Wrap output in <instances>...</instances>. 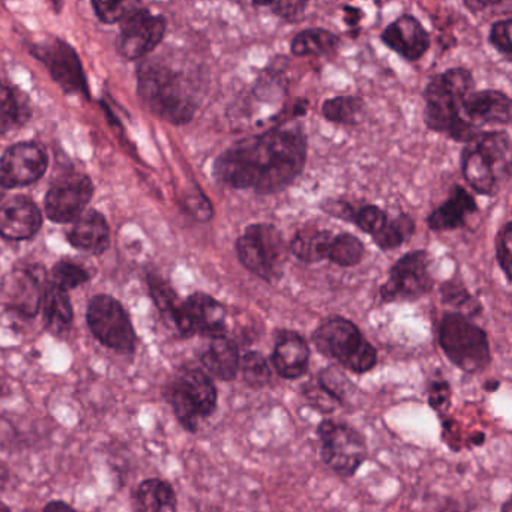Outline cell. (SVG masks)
I'll list each match as a JSON object with an SVG mask.
<instances>
[{
  "instance_id": "cell-8",
  "label": "cell",
  "mask_w": 512,
  "mask_h": 512,
  "mask_svg": "<svg viewBox=\"0 0 512 512\" xmlns=\"http://www.w3.org/2000/svg\"><path fill=\"white\" fill-rule=\"evenodd\" d=\"M217 398V388L208 374L199 368L181 371L178 379L170 386V404L179 422L190 431H196L200 419L214 413Z\"/></svg>"
},
{
  "instance_id": "cell-39",
  "label": "cell",
  "mask_w": 512,
  "mask_h": 512,
  "mask_svg": "<svg viewBox=\"0 0 512 512\" xmlns=\"http://www.w3.org/2000/svg\"><path fill=\"white\" fill-rule=\"evenodd\" d=\"M254 7L269 8L272 13L287 20H295L304 13L305 0H250Z\"/></svg>"
},
{
  "instance_id": "cell-13",
  "label": "cell",
  "mask_w": 512,
  "mask_h": 512,
  "mask_svg": "<svg viewBox=\"0 0 512 512\" xmlns=\"http://www.w3.org/2000/svg\"><path fill=\"white\" fill-rule=\"evenodd\" d=\"M94 196V184L86 175L64 176L46 194V214L53 223L67 224L77 220Z\"/></svg>"
},
{
  "instance_id": "cell-7",
  "label": "cell",
  "mask_w": 512,
  "mask_h": 512,
  "mask_svg": "<svg viewBox=\"0 0 512 512\" xmlns=\"http://www.w3.org/2000/svg\"><path fill=\"white\" fill-rule=\"evenodd\" d=\"M242 265L263 280H280L286 262V245L277 227L271 224H253L245 229L236 242Z\"/></svg>"
},
{
  "instance_id": "cell-32",
  "label": "cell",
  "mask_w": 512,
  "mask_h": 512,
  "mask_svg": "<svg viewBox=\"0 0 512 512\" xmlns=\"http://www.w3.org/2000/svg\"><path fill=\"white\" fill-rule=\"evenodd\" d=\"M98 19L107 25L125 22L142 10L140 0H92Z\"/></svg>"
},
{
  "instance_id": "cell-47",
  "label": "cell",
  "mask_w": 512,
  "mask_h": 512,
  "mask_svg": "<svg viewBox=\"0 0 512 512\" xmlns=\"http://www.w3.org/2000/svg\"><path fill=\"white\" fill-rule=\"evenodd\" d=\"M502 511H512V496L502 505Z\"/></svg>"
},
{
  "instance_id": "cell-33",
  "label": "cell",
  "mask_w": 512,
  "mask_h": 512,
  "mask_svg": "<svg viewBox=\"0 0 512 512\" xmlns=\"http://www.w3.org/2000/svg\"><path fill=\"white\" fill-rule=\"evenodd\" d=\"M362 257H364V245L356 236L350 235V233H341V235L335 236L331 253H329L331 262L337 263L343 268H350V266L358 265Z\"/></svg>"
},
{
  "instance_id": "cell-36",
  "label": "cell",
  "mask_w": 512,
  "mask_h": 512,
  "mask_svg": "<svg viewBox=\"0 0 512 512\" xmlns=\"http://www.w3.org/2000/svg\"><path fill=\"white\" fill-rule=\"evenodd\" d=\"M89 280H91L89 272L77 263L62 260L53 266L52 283L56 286L64 287L67 290L76 289V287L88 283Z\"/></svg>"
},
{
  "instance_id": "cell-17",
  "label": "cell",
  "mask_w": 512,
  "mask_h": 512,
  "mask_svg": "<svg viewBox=\"0 0 512 512\" xmlns=\"http://www.w3.org/2000/svg\"><path fill=\"white\" fill-rule=\"evenodd\" d=\"M380 41L407 62L421 61L431 46L430 32L410 14H403L389 23L380 34Z\"/></svg>"
},
{
  "instance_id": "cell-10",
  "label": "cell",
  "mask_w": 512,
  "mask_h": 512,
  "mask_svg": "<svg viewBox=\"0 0 512 512\" xmlns=\"http://www.w3.org/2000/svg\"><path fill=\"white\" fill-rule=\"evenodd\" d=\"M86 316L92 334L104 346L122 353L134 352L136 332L127 311L118 299L110 295L95 296L89 302Z\"/></svg>"
},
{
  "instance_id": "cell-3",
  "label": "cell",
  "mask_w": 512,
  "mask_h": 512,
  "mask_svg": "<svg viewBox=\"0 0 512 512\" xmlns=\"http://www.w3.org/2000/svg\"><path fill=\"white\" fill-rule=\"evenodd\" d=\"M461 173L472 190L493 196L512 176V136L506 131H481L461 151Z\"/></svg>"
},
{
  "instance_id": "cell-19",
  "label": "cell",
  "mask_w": 512,
  "mask_h": 512,
  "mask_svg": "<svg viewBox=\"0 0 512 512\" xmlns=\"http://www.w3.org/2000/svg\"><path fill=\"white\" fill-rule=\"evenodd\" d=\"M467 121L482 125H508L512 122V98L497 89L473 91L463 104Z\"/></svg>"
},
{
  "instance_id": "cell-37",
  "label": "cell",
  "mask_w": 512,
  "mask_h": 512,
  "mask_svg": "<svg viewBox=\"0 0 512 512\" xmlns=\"http://www.w3.org/2000/svg\"><path fill=\"white\" fill-rule=\"evenodd\" d=\"M353 223L368 235H376L386 223H388V215L383 209L376 205H367L358 209L353 215Z\"/></svg>"
},
{
  "instance_id": "cell-31",
  "label": "cell",
  "mask_w": 512,
  "mask_h": 512,
  "mask_svg": "<svg viewBox=\"0 0 512 512\" xmlns=\"http://www.w3.org/2000/svg\"><path fill=\"white\" fill-rule=\"evenodd\" d=\"M413 233H415V221L410 215L401 214L394 220H388V223L373 235V241L383 251L395 250L409 242Z\"/></svg>"
},
{
  "instance_id": "cell-35",
  "label": "cell",
  "mask_w": 512,
  "mask_h": 512,
  "mask_svg": "<svg viewBox=\"0 0 512 512\" xmlns=\"http://www.w3.org/2000/svg\"><path fill=\"white\" fill-rule=\"evenodd\" d=\"M149 289H151L152 299H154L155 305H157L161 314L170 322H175L176 314H178L182 302L178 301L172 287L161 278L149 277Z\"/></svg>"
},
{
  "instance_id": "cell-28",
  "label": "cell",
  "mask_w": 512,
  "mask_h": 512,
  "mask_svg": "<svg viewBox=\"0 0 512 512\" xmlns=\"http://www.w3.org/2000/svg\"><path fill=\"white\" fill-rule=\"evenodd\" d=\"M341 40L334 32L313 28L299 32L292 40V53L298 58L326 56L337 52Z\"/></svg>"
},
{
  "instance_id": "cell-9",
  "label": "cell",
  "mask_w": 512,
  "mask_h": 512,
  "mask_svg": "<svg viewBox=\"0 0 512 512\" xmlns=\"http://www.w3.org/2000/svg\"><path fill=\"white\" fill-rule=\"evenodd\" d=\"M322 458L340 476L355 475L367 458L364 437L347 424L323 421L317 428Z\"/></svg>"
},
{
  "instance_id": "cell-2",
  "label": "cell",
  "mask_w": 512,
  "mask_h": 512,
  "mask_svg": "<svg viewBox=\"0 0 512 512\" xmlns=\"http://www.w3.org/2000/svg\"><path fill=\"white\" fill-rule=\"evenodd\" d=\"M475 85L472 73L463 67L449 68L431 77L422 92L425 127L458 143L470 142L481 133V128L463 115L464 101L475 91Z\"/></svg>"
},
{
  "instance_id": "cell-24",
  "label": "cell",
  "mask_w": 512,
  "mask_h": 512,
  "mask_svg": "<svg viewBox=\"0 0 512 512\" xmlns=\"http://www.w3.org/2000/svg\"><path fill=\"white\" fill-rule=\"evenodd\" d=\"M200 361L206 371L224 382L235 379L241 368L238 346L224 335L212 338L211 344L202 353Z\"/></svg>"
},
{
  "instance_id": "cell-43",
  "label": "cell",
  "mask_w": 512,
  "mask_h": 512,
  "mask_svg": "<svg viewBox=\"0 0 512 512\" xmlns=\"http://www.w3.org/2000/svg\"><path fill=\"white\" fill-rule=\"evenodd\" d=\"M449 398V386L445 383H439L436 388L431 389L430 392V403L434 409L440 410L445 406L446 401Z\"/></svg>"
},
{
  "instance_id": "cell-6",
  "label": "cell",
  "mask_w": 512,
  "mask_h": 512,
  "mask_svg": "<svg viewBox=\"0 0 512 512\" xmlns=\"http://www.w3.org/2000/svg\"><path fill=\"white\" fill-rule=\"evenodd\" d=\"M439 344L449 361L466 373H481L490 365L487 334L464 314L449 313L442 317Z\"/></svg>"
},
{
  "instance_id": "cell-21",
  "label": "cell",
  "mask_w": 512,
  "mask_h": 512,
  "mask_svg": "<svg viewBox=\"0 0 512 512\" xmlns=\"http://www.w3.org/2000/svg\"><path fill=\"white\" fill-rule=\"evenodd\" d=\"M272 362L284 379H298L307 373L310 347L296 332H284L275 344Z\"/></svg>"
},
{
  "instance_id": "cell-4",
  "label": "cell",
  "mask_w": 512,
  "mask_h": 512,
  "mask_svg": "<svg viewBox=\"0 0 512 512\" xmlns=\"http://www.w3.org/2000/svg\"><path fill=\"white\" fill-rule=\"evenodd\" d=\"M137 85L142 103L163 121L184 125L194 118L196 98L178 71L155 61L145 62L137 70Z\"/></svg>"
},
{
  "instance_id": "cell-45",
  "label": "cell",
  "mask_w": 512,
  "mask_h": 512,
  "mask_svg": "<svg viewBox=\"0 0 512 512\" xmlns=\"http://www.w3.org/2000/svg\"><path fill=\"white\" fill-rule=\"evenodd\" d=\"M44 509H46V511H59V509H68V511H70V509H73V506L61 502V500H56V502L49 503Z\"/></svg>"
},
{
  "instance_id": "cell-20",
  "label": "cell",
  "mask_w": 512,
  "mask_h": 512,
  "mask_svg": "<svg viewBox=\"0 0 512 512\" xmlns=\"http://www.w3.org/2000/svg\"><path fill=\"white\" fill-rule=\"evenodd\" d=\"M5 304L23 316L32 317L38 313L44 301L40 274L31 269L14 271L4 284Z\"/></svg>"
},
{
  "instance_id": "cell-25",
  "label": "cell",
  "mask_w": 512,
  "mask_h": 512,
  "mask_svg": "<svg viewBox=\"0 0 512 512\" xmlns=\"http://www.w3.org/2000/svg\"><path fill=\"white\" fill-rule=\"evenodd\" d=\"M43 308L47 328L53 334H62L70 329L74 313L67 289L50 284L44 292Z\"/></svg>"
},
{
  "instance_id": "cell-41",
  "label": "cell",
  "mask_w": 512,
  "mask_h": 512,
  "mask_svg": "<svg viewBox=\"0 0 512 512\" xmlns=\"http://www.w3.org/2000/svg\"><path fill=\"white\" fill-rule=\"evenodd\" d=\"M185 209L193 215L196 220L208 221L212 217V206L202 191L196 190L188 194L184 200Z\"/></svg>"
},
{
  "instance_id": "cell-18",
  "label": "cell",
  "mask_w": 512,
  "mask_h": 512,
  "mask_svg": "<svg viewBox=\"0 0 512 512\" xmlns=\"http://www.w3.org/2000/svg\"><path fill=\"white\" fill-rule=\"evenodd\" d=\"M43 226V215L29 197L8 199L0 209V233L10 241H25L37 235Z\"/></svg>"
},
{
  "instance_id": "cell-23",
  "label": "cell",
  "mask_w": 512,
  "mask_h": 512,
  "mask_svg": "<svg viewBox=\"0 0 512 512\" xmlns=\"http://www.w3.org/2000/svg\"><path fill=\"white\" fill-rule=\"evenodd\" d=\"M68 241L74 248L85 253L95 256L103 254L110 244V229L106 218L98 211L80 215L68 235Z\"/></svg>"
},
{
  "instance_id": "cell-29",
  "label": "cell",
  "mask_w": 512,
  "mask_h": 512,
  "mask_svg": "<svg viewBox=\"0 0 512 512\" xmlns=\"http://www.w3.org/2000/svg\"><path fill=\"white\" fill-rule=\"evenodd\" d=\"M322 115L332 124L356 127L364 121L365 103L362 98L353 95L329 98L323 103Z\"/></svg>"
},
{
  "instance_id": "cell-27",
  "label": "cell",
  "mask_w": 512,
  "mask_h": 512,
  "mask_svg": "<svg viewBox=\"0 0 512 512\" xmlns=\"http://www.w3.org/2000/svg\"><path fill=\"white\" fill-rule=\"evenodd\" d=\"M136 509L140 511H175L176 494L169 482L161 479H146L134 494Z\"/></svg>"
},
{
  "instance_id": "cell-30",
  "label": "cell",
  "mask_w": 512,
  "mask_h": 512,
  "mask_svg": "<svg viewBox=\"0 0 512 512\" xmlns=\"http://www.w3.org/2000/svg\"><path fill=\"white\" fill-rule=\"evenodd\" d=\"M31 106L28 97L14 86L5 85L2 88V134L14 128L22 127L31 118Z\"/></svg>"
},
{
  "instance_id": "cell-22",
  "label": "cell",
  "mask_w": 512,
  "mask_h": 512,
  "mask_svg": "<svg viewBox=\"0 0 512 512\" xmlns=\"http://www.w3.org/2000/svg\"><path fill=\"white\" fill-rule=\"evenodd\" d=\"M478 211L475 199L466 188L454 185L449 191L445 203L434 209L427 218L428 227L436 232L460 229L466 224V218Z\"/></svg>"
},
{
  "instance_id": "cell-1",
  "label": "cell",
  "mask_w": 512,
  "mask_h": 512,
  "mask_svg": "<svg viewBox=\"0 0 512 512\" xmlns=\"http://www.w3.org/2000/svg\"><path fill=\"white\" fill-rule=\"evenodd\" d=\"M304 131L283 124L227 148L215 160L214 176L235 190L275 194L296 181L307 163Z\"/></svg>"
},
{
  "instance_id": "cell-5",
  "label": "cell",
  "mask_w": 512,
  "mask_h": 512,
  "mask_svg": "<svg viewBox=\"0 0 512 512\" xmlns=\"http://www.w3.org/2000/svg\"><path fill=\"white\" fill-rule=\"evenodd\" d=\"M313 343L326 358L335 359L353 373H367L377 364V350L344 317H329L313 334Z\"/></svg>"
},
{
  "instance_id": "cell-34",
  "label": "cell",
  "mask_w": 512,
  "mask_h": 512,
  "mask_svg": "<svg viewBox=\"0 0 512 512\" xmlns=\"http://www.w3.org/2000/svg\"><path fill=\"white\" fill-rule=\"evenodd\" d=\"M241 371L245 382L253 388H263L271 380V368L259 352H248L242 356Z\"/></svg>"
},
{
  "instance_id": "cell-46",
  "label": "cell",
  "mask_w": 512,
  "mask_h": 512,
  "mask_svg": "<svg viewBox=\"0 0 512 512\" xmlns=\"http://www.w3.org/2000/svg\"><path fill=\"white\" fill-rule=\"evenodd\" d=\"M49 2L56 13H61L62 7H64V0H49Z\"/></svg>"
},
{
  "instance_id": "cell-26",
  "label": "cell",
  "mask_w": 512,
  "mask_h": 512,
  "mask_svg": "<svg viewBox=\"0 0 512 512\" xmlns=\"http://www.w3.org/2000/svg\"><path fill=\"white\" fill-rule=\"evenodd\" d=\"M334 238V233L329 230H301L290 242V251L302 262H320V260L329 259Z\"/></svg>"
},
{
  "instance_id": "cell-42",
  "label": "cell",
  "mask_w": 512,
  "mask_h": 512,
  "mask_svg": "<svg viewBox=\"0 0 512 512\" xmlns=\"http://www.w3.org/2000/svg\"><path fill=\"white\" fill-rule=\"evenodd\" d=\"M440 292H442L443 302L452 307H466L467 302L472 301V296L467 293V290L452 281H446Z\"/></svg>"
},
{
  "instance_id": "cell-15",
  "label": "cell",
  "mask_w": 512,
  "mask_h": 512,
  "mask_svg": "<svg viewBox=\"0 0 512 512\" xmlns=\"http://www.w3.org/2000/svg\"><path fill=\"white\" fill-rule=\"evenodd\" d=\"M166 19L154 16L148 10L137 11L130 19L125 20L124 28L119 32L116 49L122 58L128 61H139L160 46L166 35Z\"/></svg>"
},
{
  "instance_id": "cell-11",
  "label": "cell",
  "mask_w": 512,
  "mask_h": 512,
  "mask_svg": "<svg viewBox=\"0 0 512 512\" xmlns=\"http://www.w3.org/2000/svg\"><path fill=\"white\" fill-rule=\"evenodd\" d=\"M431 289L430 256L427 251H412L392 266L388 281L380 287V298L383 302L416 301Z\"/></svg>"
},
{
  "instance_id": "cell-44",
  "label": "cell",
  "mask_w": 512,
  "mask_h": 512,
  "mask_svg": "<svg viewBox=\"0 0 512 512\" xmlns=\"http://www.w3.org/2000/svg\"><path fill=\"white\" fill-rule=\"evenodd\" d=\"M464 7L470 11V13H482V11L488 10V8L497 7L502 4L503 0H461Z\"/></svg>"
},
{
  "instance_id": "cell-40",
  "label": "cell",
  "mask_w": 512,
  "mask_h": 512,
  "mask_svg": "<svg viewBox=\"0 0 512 512\" xmlns=\"http://www.w3.org/2000/svg\"><path fill=\"white\" fill-rule=\"evenodd\" d=\"M497 262L503 274L512 281V223L505 224L497 235Z\"/></svg>"
},
{
  "instance_id": "cell-14",
  "label": "cell",
  "mask_w": 512,
  "mask_h": 512,
  "mask_svg": "<svg viewBox=\"0 0 512 512\" xmlns=\"http://www.w3.org/2000/svg\"><path fill=\"white\" fill-rule=\"evenodd\" d=\"M49 158L43 146L22 142L8 148L0 163V182L5 190L26 187L46 175Z\"/></svg>"
},
{
  "instance_id": "cell-38",
  "label": "cell",
  "mask_w": 512,
  "mask_h": 512,
  "mask_svg": "<svg viewBox=\"0 0 512 512\" xmlns=\"http://www.w3.org/2000/svg\"><path fill=\"white\" fill-rule=\"evenodd\" d=\"M488 43L500 55L512 58V17L493 23L488 32Z\"/></svg>"
},
{
  "instance_id": "cell-12",
  "label": "cell",
  "mask_w": 512,
  "mask_h": 512,
  "mask_svg": "<svg viewBox=\"0 0 512 512\" xmlns=\"http://www.w3.org/2000/svg\"><path fill=\"white\" fill-rule=\"evenodd\" d=\"M31 53L46 65L52 79L67 94H79L89 98L85 70L76 50L61 38H49L31 47Z\"/></svg>"
},
{
  "instance_id": "cell-16",
  "label": "cell",
  "mask_w": 512,
  "mask_h": 512,
  "mask_svg": "<svg viewBox=\"0 0 512 512\" xmlns=\"http://www.w3.org/2000/svg\"><path fill=\"white\" fill-rule=\"evenodd\" d=\"M173 325L182 335L220 337L226 332V310L220 302L205 293H194L179 307Z\"/></svg>"
}]
</instances>
